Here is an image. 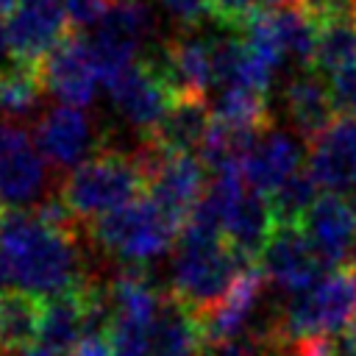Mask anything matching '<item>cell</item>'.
Segmentation results:
<instances>
[{
	"mask_svg": "<svg viewBox=\"0 0 356 356\" xmlns=\"http://www.w3.org/2000/svg\"><path fill=\"white\" fill-rule=\"evenodd\" d=\"M211 117L214 114H211L209 97H175L167 117L161 120L159 131L150 139H156L170 150L197 153L209 134Z\"/></svg>",
	"mask_w": 356,
	"mask_h": 356,
	"instance_id": "23",
	"label": "cell"
},
{
	"mask_svg": "<svg viewBox=\"0 0 356 356\" xmlns=\"http://www.w3.org/2000/svg\"><path fill=\"white\" fill-rule=\"evenodd\" d=\"M78 239L81 234L44 222L33 209H6L0 220V250L8 259L14 289L50 298L81 286L89 270Z\"/></svg>",
	"mask_w": 356,
	"mask_h": 356,
	"instance_id": "1",
	"label": "cell"
},
{
	"mask_svg": "<svg viewBox=\"0 0 356 356\" xmlns=\"http://www.w3.org/2000/svg\"><path fill=\"white\" fill-rule=\"evenodd\" d=\"M306 170L325 192L356 189V117L339 114L325 131L309 139Z\"/></svg>",
	"mask_w": 356,
	"mask_h": 356,
	"instance_id": "15",
	"label": "cell"
},
{
	"mask_svg": "<svg viewBox=\"0 0 356 356\" xmlns=\"http://www.w3.org/2000/svg\"><path fill=\"white\" fill-rule=\"evenodd\" d=\"M6 50V17L0 14V53Z\"/></svg>",
	"mask_w": 356,
	"mask_h": 356,
	"instance_id": "34",
	"label": "cell"
},
{
	"mask_svg": "<svg viewBox=\"0 0 356 356\" xmlns=\"http://www.w3.org/2000/svg\"><path fill=\"white\" fill-rule=\"evenodd\" d=\"M70 31L64 0H25L6 14V50L14 61L42 64Z\"/></svg>",
	"mask_w": 356,
	"mask_h": 356,
	"instance_id": "10",
	"label": "cell"
},
{
	"mask_svg": "<svg viewBox=\"0 0 356 356\" xmlns=\"http://www.w3.org/2000/svg\"><path fill=\"white\" fill-rule=\"evenodd\" d=\"M14 6H17V0H0V14L6 17V14L14 8Z\"/></svg>",
	"mask_w": 356,
	"mask_h": 356,
	"instance_id": "36",
	"label": "cell"
},
{
	"mask_svg": "<svg viewBox=\"0 0 356 356\" xmlns=\"http://www.w3.org/2000/svg\"><path fill=\"white\" fill-rule=\"evenodd\" d=\"M203 356H267V348L256 334H242L234 339L206 342Z\"/></svg>",
	"mask_w": 356,
	"mask_h": 356,
	"instance_id": "28",
	"label": "cell"
},
{
	"mask_svg": "<svg viewBox=\"0 0 356 356\" xmlns=\"http://www.w3.org/2000/svg\"><path fill=\"white\" fill-rule=\"evenodd\" d=\"M170 86L172 97H206L214 86V39L184 28L145 56Z\"/></svg>",
	"mask_w": 356,
	"mask_h": 356,
	"instance_id": "8",
	"label": "cell"
},
{
	"mask_svg": "<svg viewBox=\"0 0 356 356\" xmlns=\"http://www.w3.org/2000/svg\"><path fill=\"white\" fill-rule=\"evenodd\" d=\"M284 106L292 128L309 142L320 131H325L337 117V103L331 92V81H323L320 70L303 67L284 89Z\"/></svg>",
	"mask_w": 356,
	"mask_h": 356,
	"instance_id": "19",
	"label": "cell"
},
{
	"mask_svg": "<svg viewBox=\"0 0 356 356\" xmlns=\"http://www.w3.org/2000/svg\"><path fill=\"white\" fill-rule=\"evenodd\" d=\"M181 228L184 225L147 195L95 220L92 225H86V234L95 248H100V253H106L117 264L145 267L175 245Z\"/></svg>",
	"mask_w": 356,
	"mask_h": 356,
	"instance_id": "5",
	"label": "cell"
},
{
	"mask_svg": "<svg viewBox=\"0 0 356 356\" xmlns=\"http://www.w3.org/2000/svg\"><path fill=\"white\" fill-rule=\"evenodd\" d=\"M353 64H356V11L350 0H345L331 17L317 22L312 67L325 75H337Z\"/></svg>",
	"mask_w": 356,
	"mask_h": 356,
	"instance_id": "22",
	"label": "cell"
},
{
	"mask_svg": "<svg viewBox=\"0 0 356 356\" xmlns=\"http://www.w3.org/2000/svg\"><path fill=\"white\" fill-rule=\"evenodd\" d=\"M206 342L200 312H195L172 289H164L161 306L150 325V356H203Z\"/></svg>",
	"mask_w": 356,
	"mask_h": 356,
	"instance_id": "17",
	"label": "cell"
},
{
	"mask_svg": "<svg viewBox=\"0 0 356 356\" xmlns=\"http://www.w3.org/2000/svg\"><path fill=\"white\" fill-rule=\"evenodd\" d=\"M3 214H6V206H3V203H0V220H3Z\"/></svg>",
	"mask_w": 356,
	"mask_h": 356,
	"instance_id": "38",
	"label": "cell"
},
{
	"mask_svg": "<svg viewBox=\"0 0 356 356\" xmlns=\"http://www.w3.org/2000/svg\"><path fill=\"white\" fill-rule=\"evenodd\" d=\"M253 261H245L220 234L184 225L172 253V292L200 317L228 292L234 278Z\"/></svg>",
	"mask_w": 356,
	"mask_h": 356,
	"instance_id": "4",
	"label": "cell"
},
{
	"mask_svg": "<svg viewBox=\"0 0 356 356\" xmlns=\"http://www.w3.org/2000/svg\"><path fill=\"white\" fill-rule=\"evenodd\" d=\"M36 145L44 153V159L50 161V167L56 172H70L75 170L81 161H86L92 153H97L100 136H97V125L89 120V114L78 106H50L39 122H36Z\"/></svg>",
	"mask_w": 356,
	"mask_h": 356,
	"instance_id": "11",
	"label": "cell"
},
{
	"mask_svg": "<svg viewBox=\"0 0 356 356\" xmlns=\"http://www.w3.org/2000/svg\"><path fill=\"white\" fill-rule=\"evenodd\" d=\"M350 259H353V267H356V239H353V253H350Z\"/></svg>",
	"mask_w": 356,
	"mask_h": 356,
	"instance_id": "37",
	"label": "cell"
},
{
	"mask_svg": "<svg viewBox=\"0 0 356 356\" xmlns=\"http://www.w3.org/2000/svg\"><path fill=\"white\" fill-rule=\"evenodd\" d=\"M331 92H334L337 111L356 117V64L331 75Z\"/></svg>",
	"mask_w": 356,
	"mask_h": 356,
	"instance_id": "30",
	"label": "cell"
},
{
	"mask_svg": "<svg viewBox=\"0 0 356 356\" xmlns=\"http://www.w3.org/2000/svg\"><path fill=\"white\" fill-rule=\"evenodd\" d=\"M300 159H303V153H300V145L295 142V136L267 128L259 134L256 145L245 156L242 175L253 189L273 195L286 178H292L300 170Z\"/></svg>",
	"mask_w": 356,
	"mask_h": 356,
	"instance_id": "21",
	"label": "cell"
},
{
	"mask_svg": "<svg viewBox=\"0 0 356 356\" xmlns=\"http://www.w3.org/2000/svg\"><path fill=\"white\" fill-rule=\"evenodd\" d=\"M17 3H25V0H17Z\"/></svg>",
	"mask_w": 356,
	"mask_h": 356,
	"instance_id": "40",
	"label": "cell"
},
{
	"mask_svg": "<svg viewBox=\"0 0 356 356\" xmlns=\"http://www.w3.org/2000/svg\"><path fill=\"white\" fill-rule=\"evenodd\" d=\"M345 345H350V348H356V317L350 320V325L345 328V339H342Z\"/></svg>",
	"mask_w": 356,
	"mask_h": 356,
	"instance_id": "33",
	"label": "cell"
},
{
	"mask_svg": "<svg viewBox=\"0 0 356 356\" xmlns=\"http://www.w3.org/2000/svg\"><path fill=\"white\" fill-rule=\"evenodd\" d=\"M39 320L42 298L19 289L0 295V350L17 353L33 348L39 342Z\"/></svg>",
	"mask_w": 356,
	"mask_h": 356,
	"instance_id": "25",
	"label": "cell"
},
{
	"mask_svg": "<svg viewBox=\"0 0 356 356\" xmlns=\"http://www.w3.org/2000/svg\"><path fill=\"white\" fill-rule=\"evenodd\" d=\"M350 6H353V11H356V0H350Z\"/></svg>",
	"mask_w": 356,
	"mask_h": 356,
	"instance_id": "39",
	"label": "cell"
},
{
	"mask_svg": "<svg viewBox=\"0 0 356 356\" xmlns=\"http://www.w3.org/2000/svg\"><path fill=\"white\" fill-rule=\"evenodd\" d=\"M167 14L172 19H178V25L184 28H197L206 17H211V8H209V0H159Z\"/></svg>",
	"mask_w": 356,
	"mask_h": 356,
	"instance_id": "29",
	"label": "cell"
},
{
	"mask_svg": "<svg viewBox=\"0 0 356 356\" xmlns=\"http://www.w3.org/2000/svg\"><path fill=\"white\" fill-rule=\"evenodd\" d=\"M211 19L234 33H239L248 19L261 8V0H209Z\"/></svg>",
	"mask_w": 356,
	"mask_h": 356,
	"instance_id": "27",
	"label": "cell"
},
{
	"mask_svg": "<svg viewBox=\"0 0 356 356\" xmlns=\"http://www.w3.org/2000/svg\"><path fill=\"white\" fill-rule=\"evenodd\" d=\"M44 95L47 86L42 78V64L11 58L6 67H0V117L22 122L42 106Z\"/></svg>",
	"mask_w": 356,
	"mask_h": 356,
	"instance_id": "24",
	"label": "cell"
},
{
	"mask_svg": "<svg viewBox=\"0 0 356 356\" xmlns=\"http://www.w3.org/2000/svg\"><path fill=\"white\" fill-rule=\"evenodd\" d=\"M139 159L147 175V195L184 225L209 186L206 164L197 153L170 150L156 139H142Z\"/></svg>",
	"mask_w": 356,
	"mask_h": 356,
	"instance_id": "6",
	"label": "cell"
},
{
	"mask_svg": "<svg viewBox=\"0 0 356 356\" xmlns=\"http://www.w3.org/2000/svg\"><path fill=\"white\" fill-rule=\"evenodd\" d=\"M317 192H320V184L312 178L309 170H298L292 178H286L270 195L278 225H300L303 217L309 214V209L314 206V200L320 197Z\"/></svg>",
	"mask_w": 356,
	"mask_h": 356,
	"instance_id": "26",
	"label": "cell"
},
{
	"mask_svg": "<svg viewBox=\"0 0 356 356\" xmlns=\"http://www.w3.org/2000/svg\"><path fill=\"white\" fill-rule=\"evenodd\" d=\"M337 356H356V348H350V345H339V350H337Z\"/></svg>",
	"mask_w": 356,
	"mask_h": 356,
	"instance_id": "35",
	"label": "cell"
},
{
	"mask_svg": "<svg viewBox=\"0 0 356 356\" xmlns=\"http://www.w3.org/2000/svg\"><path fill=\"white\" fill-rule=\"evenodd\" d=\"M50 170L36 136L22 122L0 117V203L6 209H33L47 197Z\"/></svg>",
	"mask_w": 356,
	"mask_h": 356,
	"instance_id": "7",
	"label": "cell"
},
{
	"mask_svg": "<svg viewBox=\"0 0 356 356\" xmlns=\"http://www.w3.org/2000/svg\"><path fill=\"white\" fill-rule=\"evenodd\" d=\"M267 275L261 270L259 261L248 264L234 284L228 286V292L203 314V328H206V339L209 342H220V339H234L242 337L245 328L250 325L264 289H267Z\"/></svg>",
	"mask_w": 356,
	"mask_h": 356,
	"instance_id": "16",
	"label": "cell"
},
{
	"mask_svg": "<svg viewBox=\"0 0 356 356\" xmlns=\"http://www.w3.org/2000/svg\"><path fill=\"white\" fill-rule=\"evenodd\" d=\"M339 345L331 342V337H303L295 342H286L275 350L267 353H278V356H337Z\"/></svg>",
	"mask_w": 356,
	"mask_h": 356,
	"instance_id": "31",
	"label": "cell"
},
{
	"mask_svg": "<svg viewBox=\"0 0 356 356\" xmlns=\"http://www.w3.org/2000/svg\"><path fill=\"white\" fill-rule=\"evenodd\" d=\"M89 281L92 275H86V281L75 289L42 298V320H39L36 345L53 353H61V356L72 353V348L83 337L86 317H89Z\"/></svg>",
	"mask_w": 356,
	"mask_h": 356,
	"instance_id": "20",
	"label": "cell"
},
{
	"mask_svg": "<svg viewBox=\"0 0 356 356\" xmlns=\"http://www.w3.org/2000/svg\"><path fill=\"white\" fill-rule=\"evenodd\" d=\"M259 264L267 281L286 295L309 289L328 273L300 225H275Z\"/></svg>",
	"mask_w": 356,
	"mask_h": 356,
	"instance_id": "13",
	"label": "cell"
},
{
	"mask_svg": "<svg viewBox=\"0 0 356 356\" xmlns=\"http://www.w3.org/2000/svg\"><path fill=\"white\" fill-rule=\"evenodd\" d=\"M106 89L117 114L134 131H139L142 139H150L159 131L161 120L167 117L175 100L164 78L156 72V67L145 56H139L128 70H122Z\"/></svg>",
	"mask_w": 356,
	"mask_h": 356,
	"instance_id": "9",
	"label": "cell"
},
{
	"mask_svg": "<svg viewBox=\"0 0 356 356\" xmlns=\"http://www.w3.org/2000/svg\"><path fill=\"white\" fill-rule=\"evenodd\" d=\"M353 317H356V267L342 264L337 270H328L309 289L286 295V300L275 309L270 323L250 334H256L267 350H275L303 337H331L337 331H345Z\"/></svg>",
	"mask_w": 356,
	"mask_h": 356,
	"instance_id": "2",
	"label": "cell"
},
{
	"mask_svg": "<svg viewBox=\"0 0 356 356\" xmlns=\"http://www.w3.org/2000/svg\"><path fill=\"white\" fill-rule=\"evenodd\" d=\"M145 189L147 175L139 150L106 145L58 181V197L83 225H92L95 220L128 206L131 200L142 197Z\"/></svg>",
	"mask_w": 356,
	"mask_h": 356,
	"instance_id": "3",
	"label": "cell"
},
{
	"mask_svg": "<svg viewBox=\"0 0 356 356\" xmlns=\"http://www.w3.org/2000/svg\"><path fill=\"white\" fill-rule=\"evenodd\" d=\"M312 22H314V28H317V22H323L325 17H331L345 0H292Z\"/></svg>",
	"mask_w": 356,
	"mask_h": 356,
	"instance_id": "32",
	"label": "cell"
},
{
	"mask_svg": "<svg viewBox=\"0 0 356 356\" xmlns=\"http://www.w3.org/2000/svg\"><path fill=\"white\" fill-rule=\"evenodd\" d=\"M275 225L278 220H275L270 195L245 184V189L236 195V200L228 209L222 236L245 261H259Z\"/></svg>",
	"mask_w": 356,
	"mask_h": 356,
	"instance_id": "18",
	"label": "cell"
},
{
	"mask_svg": "<svg viewBox=\"0 0 356 356\" xmlns=\"http://www.w3.org/2000/svg\"><path fill=\"white\" fill-rule=\"evenodd\" d=\"M42 78H44L47 95L78 108H86L95 100L97 86L103 83L95 67L89 42L78 31H70L47 53V58L42 61Z\"/></svg>",
	"mask_w": 356,
	"mask_h": 356,
	"instance_id": "12",
	"label": "cell"
},
{
	"mask_svg": "<svg viewBox=\"0 0 356 356\" xmlns=\"http://www.w3.org/2000/svg\"><path fill=\"white\" fill-rule=\"evenodd\" d=\"M306 239L328 270L350 259L356 239V203L345 192H323L300 222Z\"/></svg>",
	"mask_w": 356,
	"mask_h": 356,
	"instance_id": "14",
	"label": "cell"
}]
</instances>
